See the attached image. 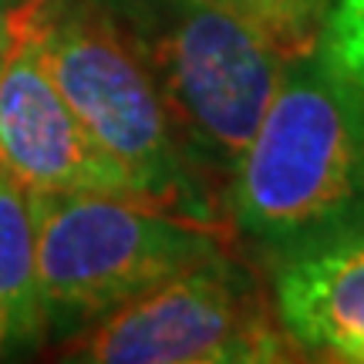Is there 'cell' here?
<instances>
[{
    "instance_id": "cell-1",
    "label": "cell",
    "mask_w": 364,
    "mask_h": 364,
    "mask_svg": "<svg viewBox=\"0 0 364 364\" xmlns=\"http://www.w3.org/2000/svg\"><path fill=\"white\" fill-rule=\"evenodd\" d=\"M226 203L273 260L364 223V91L321 41L287 61Z\"/></svg>"
},
{
    "instance_id": "cell-2",
    "label": "cell",
    "mask_w": 364,
    "mask_h": 364,
    "mask_svg": "<svg viewBox=\"0 0 364 364\" xmlns=\"http://www.w3.org/2000/svg\"><path fill=\"white\" fill-rule=\"evenodd\" d=\"M142 58L196 176L230 186L294 51L213 0H102Z\"/></svg>"
},
{
    "instance_id": "cell-3",
    "label": "cell",
    "mask_w": 364,
    "mask_h": 364,
    "mask_svg": "<svg viewBox=\"0 0 364 364\" xmlns=\"http://www.w3.org/2000/svg\"><path fill=\"white\" fill-rule=\"evenodd\" d=\"M31 27L68 105L145 203L213 223L209 186L189 166L142 58L102 0H58Z\"/></svg>"
},
{
    "instance_id": "cell-4",
    "label": "cell",
    "mask_w": 364,
    "mask_h": 364,
    "mask_svg": "<svg viewBox=\"0 0 364 364\" xmlns=\"http://www.w3.org/2000/svg\"><path fill=\"white\" fill-rule=\"evenodd\" d=\"M220 233L125 196H38L41 307L48 338H71L172 273L213 257Z\"/></svg>"
},
{
    "instance_id": "cell-5",
    "label": "cell",
    "mask_w": 364,
    "mask_h": 364,
    "mask_svg": "<svg viewBox=\"0 0 364 364\" xmlns=\"http://www.w3.org/2000/svg\"><path fill=\"white\" fill-rule=\"evenodd\" d=\"M68 361L257 364L294 348L260 287L223 250L172 273L61 341Z\"/></svg>"
},
{
    "instance_id": "cell-6",
    "label": "cell",
    "mask_w": 364,
    "mask_h": 364,
    "mask_svg": "<svg viewBox=\"0 0 364 364\" xmlns=\"http://www.w3.org/2000/svg\"><path fill=\"white\" fill-rule=\"evenodd\" d=\"M0 172L38 196L95 193L142 199L129 172L91 139L61 95L41 58L31 21L17 24L0 71Z\"/></svg>"
},
{
    "instance_id": "cell-7",
    "label": "cell",
    "mask_w": 364,
    "mask_h": 364,
    "mask_svg": "<svg viewBox=\"0 0 364 364\" xmlns=\"http://www.w3.org/2000/svg\"><path fill=\"white\" fill-rule=\"evenodd\" d=\"M273 311L294 348L364 364V223L280 257Z\"/></svg>"
},
{
    "instance_id": "cell-8",
    "label": "cell",
    "mask_w": 364,
    "mask_h": 364,
    "mask_svg": "<svg viewBox=\"0 0 364 364\" xmlns=\"http://www.w3.org/2000/svg\"><path fill=\"white\" fill-rule=\"evenodd\" d=\"M44 338L38 193L0 172V358L31 354Z\"/></svg>"
},
{
    "instance_id": "cell-9",
    "label": "cell",
    "mask_w": 364,
    "mask_h": 364,
    "mask_svg": "<svg viewBox=\"0 0 364 364\" xmlns=\"http://www.w3.org/2000/svg\"><path fill=\"white\" fill-rule=\"evenodd\" d=\"M213 4H223V7L257 21L284 41L294 54L307 51L321 41V27H324L327 14V0H213Z\"/></svg>"
},
{
    "instance_id": "cell-10",
    "label": "cell",
    "mask_w": 364,
    "mask_h": 364,
    "mask_svg": "<svg viewBox=\"0 0 364 364\" xmlns=\"http://www.w3.org/2000/svg\"><path fill=\"white\" fill-rule=\"evenodd\" d=\"M321 48L364 91V0H334L324 14Z\"/></svg>"
},
{
    "instance_id": "cell-11",
    "label": "cell",
    "mask_w": 364,
    "mask_h": 364,
    "mask_svg": "<svg viewBox=\"0 0 364 364\" xmlns=\"http://www.w3.org/2000/svg\"><path fill=\"white\" fill-rule=\"evenodd\" d=\"M14 34H17V21H14V0H0V71L7 65Z\"/></svg>"
}]
</instances>
